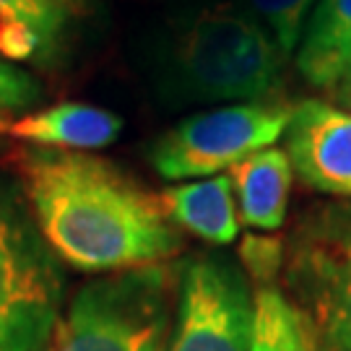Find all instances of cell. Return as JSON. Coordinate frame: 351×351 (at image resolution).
<instances>
[{
    "label": "cell",
    "mask_w": 351,
    "mask_h": 351,
    "mask_svg": "<svg viewBox=\"0 0 351 351\" xmlns=\"http://www.w3.org/2000/svg\"><path fill=\"white\" fill-rule=\"evenodd\" d=\"M19 182L52 252L84 274L169 263L185 247L162 195L91 151L21 149Z\"/></svg>",
    "instance_id": "6da1fadb"
},
{
    "label": "cell",
    "mask_w": 351,
    "mask_h": 351,
    "mask_svg": "<svg viewBox=\"0 0 351 351\" xmlns=\"http://www.w3.org/2000/svg\"><path fill=\"white\" fill-rule=\"evenodd\" d=\"M287 52L247 5L185 0L138 42L151 91L169 107L263 101L281 81Z\"/></svg>",
    "instance_id": "7a4b0ae2"
},
{
    "label": "cell",
    "mask_w": 351,
    "mask_h": 351,
    "mask_svg": "<svg viewBox=\"0 0 351 351\" xmlns=\"http://www.w3.org/2000/svg\"><path fill=\"white\" fill-rule=\"evenodd\" d=\"M281 291L313 351H351V201H320L284 237Z\"/></svg>",
    "instance_id": "3957f363"
},
{
    "label": "cell",
    "mask_w": 351,
    "mask_h": 351,
    "mask_svg": "<svg viewBox=\"0 0 351 351\" xmlns=\"http://www.w3.org/2000/svg\"><path fill=\"white\" fill-rule=\"evenodd\" d=\"M175 307V265L91 278L39 351H162Z\"/></svg>",
    "instance_id": "277c9868"
},
{
    "label": "cell",
    "mask_w": 351,
    "mask_h": 351,
    "mask_svg": "<svg viewBox=\"0 0 351 351\" xmlns=\"http://www.w3.org/2000/svg\"><path fill=\"white\" fill-rule=\"evenodd\" d=\"M65 310L63 261L19 180L0 177V351H39Z\"/></svg>",
    "instance_id": "5b68a950"
},
{
    "label": "cell",
    "mask_w": 351,
    "mask_h": 351,
    "mask_svg": "<svg viewBox=\"0 0 351 351\" xmlns=\"http://www.w3.org/2000/svg\"><path fill=\"white\" fill-rule=\"evenodd\" d=\"M255 291L237 258L193 252L175 263V307L162 351H250Z\"/></svg>",
    "instance_id": "8992f818"
},
{
    "label": "cell",
    "mask_w": 351,
    "mask_h": 351,
    "mask_svg": "<svg viewBox=\"0 0 351 351\" xmlns=\"http://www.w3.org/2000/svg\"><path fill=\"white\" fill-rule=\"evenodd\" d=\"M294 107L278 101H242L188 114L154 141L149 159L164 180H203L287 136Z\"/></svg>",
    "instance_id": "52a82bcc"
},
{
    "label": "cell",
    "mask_w": 351,
    "mask_h": 351,
    "mask_svg": "<svg viewBox=\"0 0 351 351\" xmlns=\"http://www.w3.org/2000/svg\"><path fill=\"white\" fill-rule=\"evenodd\" d=\"M294 172L313 190L351 201V110L307 99L294 107L284 136Z\"/></svg>",
    "instance_id": "ba28073f"
},
{
    "label": "cell",
    "mask_w": 351,
    "mask_h": 351,
    "mask_svg": "<svg viewBox=\"0 0 351 351\" xmlns=\"http://www.w3.org/2000/svg\"><path fill=\"white\" fill-rule=\"evenodd\" d=\"M123 133V117L97 104L65 101L37 112H0V136L32 149L97 151Z\"/></svg>",
    "instance_id": "9c48e42d"
},
{
    "label": "cell",
    "mask_w": 351,
    "mask_h": 351,
    "mask_svg": "<svg viewBox=\"0 0 351 351\" xmlns=\"http://www.w3.org/2000/svg\"><path fill=\"white\" fill-rule=\"evenodd\" d=\"M81 0H0V58L45 63L63 45Z\"/></svg>",
    "instance_id": "30bf717a"
},
{
    "label": "cell",
    "mask_w": 351,
    "mask_h": 351,
    "mask_svg": "<svg viewBox=\"0 0 351 351\" xmlns=\"http://www.w3.org/2000/svg\"><path fill=\"white\" fill-rule=\"evenodd\" d=\"M239 221L258 232H278L287 221L294 167L287 149L268 146L234 164L229 172Z\"/></svg>",
    "instance_id": "8fae6325"
},
{
    "label": "cell",
    "mask_w": 351,
    "mask_h": 351,
    "mask_svg": "<svg viewBox=\"0 0 351 351\" xmlns=\"http://www.w3.org/2000/svg\"><path fill=\"white\" fill-rule=\"evenodd\" d=\"M169 219L208 245H232L239 234V213L229 175H213L169 185L162 193Z\"/></svg>",
    "instance_id": "7c38bea8"
},
{
    "label": "cell",
    "mask_w": 351,
    "mask_h": 351,
    "mask_svg": "<svg viewBox=\"0 0 351 351\" xmlns=\"http://www.w3.org/2000/svg\"><path fill=\"white\" fill-rule=\"evenodd\" d=\"M307 84L336 88L351 68V0H317L297 45Z\"/></svg>",
    "instance_id": "4fadbf2b"
},
{
    "label": "cell",
    "mask_w": 351,
    "mask_h": 351,
    "mask_svg": "<svg viewBox=\"0 0 351 351\" xmlns=\"http://www.w3.org/2000/svg\"><path fill=\"white\" fill-rule=\"evenodd\" d=\"M255 326L250 351H313L300 315L281 284L255 287Z\"/></svg>",
    "instance_id": "5bb4252c"
},
{
    "label": "cell",
    "mask_w": 351,
    "mask_h": 351,
    "mask_svg": "<svg viewBox=\"0 0 351 351\" xmlns=\"http://www.w3.org/2000/svg\"><path fill=\"white\" fill-rule=\"evenodd\" d=\"M317 0H247L252 16L271 32L278 47L291 55L297 52L302 32Z\"/></svg>",
    "instance_id": "9a60e30c"
},
{
    "label": "cell",
    "mask_w": 351,
    "mask_h": 351,
    "mask_svg": "<svg viewBox=\"0 0 351 351\" xmlns=\"http://www.w3.org/2000/svg\"><path fill=\"white\" fill-rule=\"evenodd\" d=\"M239 265L247 274L252 289L265 284H281L284 263V239L268 234H247L239 247Z\"/></svg>",
    "instance_id": "2e32d148"
},
{
    "label": "cell",
    "mask_w": 351,
    "mask_h": 351,
    "mask_svg": "<svg viewBox=\"0 0 351 351\" xmlns=\"http://www.w3.org/2000/svg\"><path fill=\"white\" fill-rule=\"evenodd\" d=\"M42 97L37 78L0 58V112H26Z\"/></svg>",
    "instance_id": "e0dca14e"
},
{
    "label": "cell",
    "mask_w": 351,
    "mask_h": 351,
    "mask_svg": "<svg viewBox=\"0 0 351 351\" xmlns=\"http://www.w3.org/2000/svg\"><path fill=\"white\" fill-rule=\"evenodd\" d=\"M339 91H341V97L351 104V68H349V73L343 75V81L339 84Z\"/></svg>",
    "instance_id": "ac0fdd59"
}]
</instances>
